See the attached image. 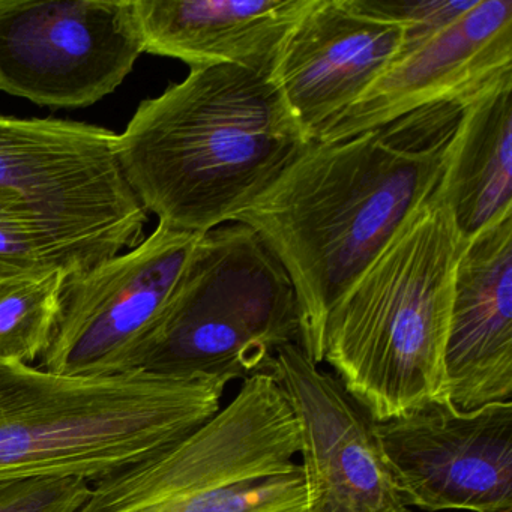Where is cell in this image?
Returning a JSON list of instances; mask_svg holds the SVG:
<instances>
[{
  "mask_svg": "<svg viewBox=\"0 0 512 512\" xmlns=\"http://www.w3.org/2000/svg\"><path fill=\"white\" fill-rule=\"evenodd\" d=\"M461 113V103L434 104L337 142H311L230 221L253 229L289 275L299 347L314 365L335 302L436 194Z\"/></svg>",
  "mask_w": 512,
  "mask_h": 512,
  "instance_id": "obj_1",
  "label": "cell"
},
{
  "mask_svg": "<svg viewBox=\"0 0 512 512\" xmlns=\"http://www.w3.org/2000/svg\"><path fill=\"white\" fill-rule=\"evenodd\" d=\"M271 77L193 68L118 134L122 172L158 224L202 235L229 224L310 145Z\"/></svg>",
  "mask_w": 512,
  "mask_h": 512,
  "instance_id": "obj_2",
  "label": "cell"
},
{
  "mask_svg": "<svg viewBox=\"0 0 512 512\" xmlns=\"http://www.w3.org/2000/svg\"><path fill=\"white\" fill-rule=\"evenodd\" d=\"M226 385L148 371L67 376L0 359V484L115 475L217 415Z\"/></svg>",
  "mask_w": 512,
  "mask_h": 512,
  "instance_id": "obj_3",
  "label": "cell"
},
{
  "mask_svg": "<svg viewBox=\"0 0 512 512\" xmlns=\"http://www.w3.org/2000/svg\"><path fill=\"white\" fill-rule=\"evenodd\" d=\"M463 244L436 191L329 311L323 361L374 421L448 397L443 356Z\"/></svg>",
  "mask_w": 512,
  "mask_h": 512,
  "instance_id": "obj_4",
  "label": "cell"
},
{
  "mask_svg": "<svg viewBox=\"0 0 512 512\" xmlns=\"http://www.w3.org/2000/svg\"><path fill=\"white\" fill-rule=\"evenodd\" d=\"M298 421L268 373L164 451L94 482L77 512H307Z\"/></svg>",
  "mask_w": 512,
  "mask_h": 512,
  "instance_id": "obj_5",
  "label": "cell"
},
{
  "mask_svg": "<svg viewBox=\"0 0 512 512\" xmlns=\"http://www.w3.org/2000/svg\"><path fill=\"white\" fill-rule=\"evenodd\" d=\"M299 340L289 275L253 229L229 223L197 238L143 371L229 383L268 373L277 350Z\"/></svg>",
  "mask_w": 512,
  "mask_h": 512,
  "instance_id": "obj_6",
  "label": "cell"
},
{
  "mask_svg": "<svg viewBox=\"0 0 512 512\" xmlns=\"http://www.w3.org/2000/svg\"><path fill=\"white\" fill-rule=\"evenodd\" d=\"M0 211L122 253L143 241L148 212L118 158V134L61 119L0 115Z\"/></svg>",
  "mask_w": 512,
  "mask_h": 512,
  "instance_id": "obj_7",
  "label": "cell"
},
{
  "mask_svg": "<svg viewBox=\"0 0 512 512\" xmlns=\"http://www.w3.org/2000/svg\"><path fill=\"white\" fill-rule=\"evenodd\" d=\"M197 238L158 224L127 253L67 275L40 367L67 376L143 371Z\"/></svg>",
  "mask_w": 512,
  "mask_h": 512,
  "instance_id": "obj_8",
  "label": "cell"
},
{
  "mask_svg": "<svg viewBox=\"0 0 512 512\" xmlns=\"http://www.w3.org/2000/svg\"><path fill=\"white\" fill-rule=\"evenodd\" d=\"M145 53L134 0H4L0 91L82 109L113 94Z\"/></svg>",
  "mask_w": 512,
  "mask_h": 512,
  "instance_id": "obj_9",
  "label": "cell"
},
{
  "mask_svg": "<svg viewBox=\"0 0 512 512\" xmlns=\"http://www.w3.org/2000/svg\"><path fill=\"white\" fill-rule=\"evenodd\" d=\"M398 493L425 511L512 512V403L463 412L448 397L374 421Z\"/></svg>",
  "mask_w": 512,
  "mask_h": 512,
  "instance_id": "obj_10",
  "label": "cell"
},
{
  "mask_svg": "<svg viewBox=\"0 0 512 512\" xmlns=\"http://www.w3.org/2000/svg\"><path fill=\"white\" fill-rule=\"evenodd\" d=\"M298 421L307 512H412L395 487L374 419L338 377L299 344L277 350L268 371Z\"/></svg>",
  "mask_w": 512,
  "mask_h": 512,
  "instance_id": "obj_11",
  "label": "cell"
},
{
  "mask_svg": "<svg viewBox=\"0 0 512 512\" xmlns=\"http://www.w3.org/2000/svg\"><path fill=\"white\" fill-rule=\"evenodd\" d=\"M512 73V0H478L448 28L403 53L313 142L331 143L421 107L466 104Z\"/></svg>",
  "mask_w": 512,
  "mask_h": 512,
  "instance_id": "obj_12",
  "label": "cell"
},
{
  "mask_svg": "<svg viewBox=\"0 0 512 512\" xmlns=\"http://www.w3.org/2000/svg\"><path fill=\"white\" fill-rule=\"evenodd\" d=\"M404 32L349 0H311L287 35L271 80L308 139L352 107L397 61Z\"/></svg>",
  "mask_w": 512,
  "mask_h": 512,
  "instance_id": "obj_13",
  "label": "cell"
},
{
  "mask_svg": "<svg viewBox=\"0 0 512 512\" xmlns=\"http://www.w3.org/2000/svg\"><path fill=\"white\" fill-rule=\"evenodd\" d=\"M443 365L458 410L511 400L512 215L461 247Z\"/></svg>",
  "mask_w": 512,
  "mask_h": 512,
  "instance_id": "obj_14",
  "label": "cell"
},
{
  "mask_svg": "<svg viewBox=\"0 0 512 512\" xmlns=\"http://www.w3.org/2000/svg\"><path fill=\"white\" fill-rule=\"evenodd\" d=\"M311 0H134L145 52L193 68L233 65L271 77Z\"/></svg>",
  "mask_w": 512,
  "mask_h": 512,
  "instance_id": "obj_15",
  "label": "cell"
},
{
  "mask_svg": "<svg viewBox=\"0 0 512 512\" xmlns=\"http://www.w3.org/2000/svg\"><path fill=\"white\" fill-rule=\"evenodd\" d=\"M437 191L463 242L512 215V73L464 104Z\"/></svg>",
  "mask_w": 512,
  "mask_h": 512,
  "instance_id": "obj_16",
  "label": "cell"
},
{
  "mask_svg": "<svg viewBox=\"0 0 512 512\" xmlns=\"http://www.w3.org/2000/svg\"><path fill=\"white\" fill-rule=\"evenodd\" d=\"M118 254L106 245L65 238L0 211V283L74 274Z\"/></svg>",
  "mask_w": 512,
  "mask_h": 512,
  "instance_id": "obj_17",
  "label": "cell"
},
{
  "mask_svg": "<svg viewBox=\"0 0 512 512\" xmlns=\"http://www.w3.org/2000/svg\"><path fill=\"white\" fill-rule=\"evenodd\" d=\"M65 272L0 283V359L31 364L49 346Z\"/></svg>",
  "mask_w": 512,
  "mask_h": 512,
  "instance_id": "obj_18",
  "label": "cell"
},
{
  "mask_svg": "<svg viewBox=\"0 0 512 512\" xmlns=\"http://www.w3.org/2000/svg\"><path fill=\"white\" fill-rule=\"evenodd\" d=\"M358 13L404 32L403 53L421 46L460 19L478 0H349ZM400 55V56H401ZM398 56V58H400Z\"/></svg>",
  "mask_w": 512,
  "mask_h": 512,
  "instance_id": "obj_19",
  "label": "cell"
},
{
  "mask_svg": "<svg viewBox=\"0 0 512 512\" xmlns=\"http://www.w3.org/2000/svg\"><path fill=\"white\" fill-rule=\"evenodd\" d=\"M91 485L79 478L29 479L0 484V512H77Z\"/></svg>",
  "mask_w": 512,
  "mask_h": 512,
  "instance_id": "obj_20",
  "label": "cell"
},
{
  "mask_svg": "<svg viewBox=\"0 0 512 512\" xmlns=\"http://www.w3.org/2000/svg\"><path fill=\"white\" fill-rule=\"evenodd\" d=\"M4 4V0H0V5Z\"/></svg>",
  "mask_w": 512,
  "mask_h": 512,
  "instance_id": "obj_21",
  "label": "cell"
}]
</instances>
